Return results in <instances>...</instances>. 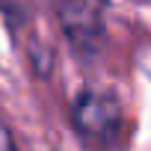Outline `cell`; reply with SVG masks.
Wrapping results in <instances>:
<instances>
[{"label": "cell", "instance_id": "obj_1", "mask_svg": "<svg viewBox=\"0 0 151 151\" xmlns=\"http://www.w3.org/2000/svg\"><path fill=\"white\" fill-rule=\"evenodd\" d=\"M71 127L92 148H113L122 136V101L113 89L83 86L71 101Z\"/></svg>", "mask_w": 151, "mask_h": 151}, {"label": "cell", "instance_id": "obj_2", "mask_svg": "<svg viewBox=\"0 0 151 151\" xmlns=\"http://www.w3.org/2000/svg\"><path fill=\"white\" fill-rule=\"evenodd\" d=\"M59 30L83 62L95 59L107 45V0H59Z\"/></svg>", "mask_w": 151, "mask_h": 151}, {"label": "cell", "instance_id": "obj_3", "mask_svg": "<svg viewBox=\"0 0 151 151\" xmlns=\"http://www.w3.org/2000/svg\"><path fill=\"white\" fill-rule=\"evenodd\" d=\"M0 151H18L15 136H12V130L6 127V122H3V119H0Z\"/></svg>", "mask_w": 151, "mask_h": 151}]
</instances>
